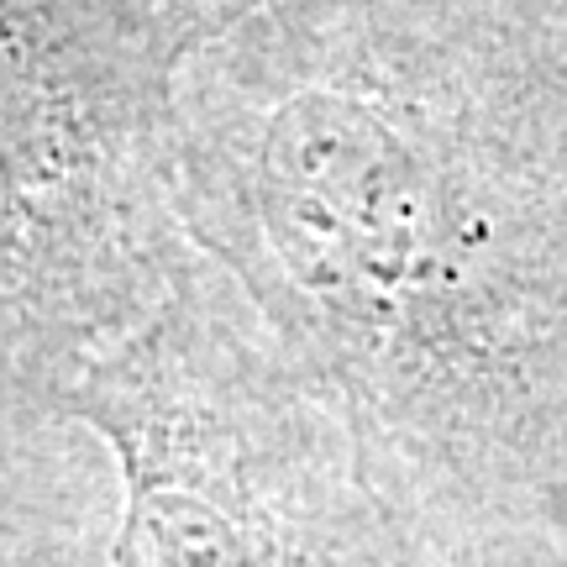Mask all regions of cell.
<instances>
[{"mask_svg": "<svg viewBox=\"0 0 567 567\" xmlns=\"http://www.w3.org/2000/svg\"><path fill=\"white\" fill-rule=\"evenodd\" d=\"M59 405L122 457L116 567H305L300 526L258 478V446L216 400L184 326L122 337L59 389Z\"/></svg>", "mask_w": 567, "mask_h": 567, "instance_id": "cell-2", "label": "cell"}, {"mask_svg": "<svg viewBox=\"0 0 567 567\" xmlns=\"http://www.w3.org/2000/svg\"><path fill=\"white\" fill-rule=\"evenodd\" d=\"M158 264L126 158L38 0H0V384L59 389L132 337Z\"/></svg>", "mask_w": 567, "mask_h": 567, "instance_id": "cell-1", "label": "cell"}]
</instances>
